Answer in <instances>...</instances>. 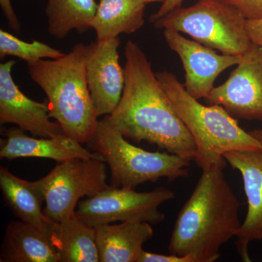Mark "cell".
Segmentation results:
<instances>
[{
  "label": "cell",
  "instance_id": "obj_15",
  "mask_svg": "<svg viewBox=\"0 0 262 262\" xmlns=\"http://www.w3.org/2000/svg\"><path fill=\"white\" fill-rule=\"evenodd\" d=\"M53 227L42 229L23 221H12L5 229L0 261L61 262L52 241Z\"/></svg>",
  "mask_w": 262,
  "mask_h": 262
},
{
  "label": "cell",
  "instance_id": "obj_5",
  "mask_svg": "<svg viewBox=\"0 0 262 262\" xmlns=\"http://www.w3.org/2000/svg\"><path fill=\"white\" fill-rule=\"evenodd\" d=\"M88 147L103 155L111 172V185L134 189L160 179L169 181L189 175V160L177 155L146 151L131 144L107 116L98 120Z\"/></svg>",
  "mask_w": 262,
  "mask_h": 262
},
{
  "label": "cell",
  "instance_id": "obj_26",
  "mask_svg": "<svg viewBox=\"0 0 262 262\" xmlns=\"http://www.w3.org/2000/svg\"><path fill=\"white\" fill-rule=\"evenodd\" d=\"M184 0H165L163 3H162L159 10L151 15L149 20L152 23L155 20H158L165 16L170 12L177 8H180Z\"/></svg>",
  "mask_w": 262,
  "mask_h": 262
},
{
  "label": "cell",
  "instance_id": "obj_14",
  "mask_svg": "<svg viewBox=\"0 0 262 262\" xmlns=\"http://www.w3.org/2000/svg\"><path fill=\"white\" fill-rule=\"evenodd\" d=\"M0 140V158H46L61 163L73 158H95L103 160L98 151L84 148L78 141L65 134L52 138L30 137L21 128L12 127L3 130Z\"/></svg>",
  "mask_w": 262,
  "mask_h": 262
},
{
  "label": "cell",
  "instance_id": "obj_12",
  "mask_svg": "<svg viewBox=\"0 0 262 262\" xmlns=\"http://www.w3.org/2000/svg\"><path fill=\"white\" fill-rule=\"evenodd\" d=\"M16 61L0 65V123L14 124L22 130L41 138L64 134L59 123L51 121L48 101L40 103L24 94L12 77Z\"/></svg>",
  "mask_w": 262,
  "mask_h": 262
},
{
  "label": "cell",
  "instance_id": "obj_18",
  "mask_svg": "<svg viewBox=\"0 0 262 262\" xmlns=\"http://www.w3.org/2000/svg\"><path fill=\"white\" fill-rule=\"evenodd\" d=\"M146 5L143 0H99L90 27L94 29L98 40L132 34L144 26Z\"/></svg>",
  "mask_w": 262,
  "mask_h": 262
},
{
  "label": "cell",
  "instance_id": "obj_3",
  "mask_svg": "<svg viewBox=\"0 0 262 262\" xmlns=\"http://www.w3.org/2000/svg\"><path fill=\"white\" fill-rule=\"evenodd\" d=\"M86 51L77 43L56 59L27 63L31 78L47 96L51 118L82 144L92 139L98 122L86 78Z\"/></svg>",
  "mask_w": 262,
  "mask_h": 262
},
{
  "label": "cell",
  "instance_id": "obj_6",
  "mask_svg": "<svg viewBox=\"0 0 262 262\" xmlns=\"http://www.w3.org/2000/svg\"><path fill=\"white\" fill-rule=\"evenodd\" d=\"M244 15L221 0H199L188 8H177L152 22L156 28L184 33L223 54L241 56L252 42Z\"/></svg>",
  "mask_w": 262,
  "mask_h": 262
},
{
  "label": "cell",
  "instance_id": "obj_10",
  "mask_svg": "<svg viewBox=\"0 0 262 262\" xmlns=\"http://www.w3.org/2000/svg\"><path fill=\"white\" fill-rule=\"evenodd\" d=\"M119 37L98 40L87 46L86 78L98 117L110 115L120 103L125 72L119 61Z\"/></svg>",
  "mask_w": 262,
  "mask_h": 262
},
{
  "label": "cell",
  "instance_id": "obj_24",
  "mask_svg": "<svg viewBox=\"0 0 262 262\" xmlns=\"http://www.w3.org/2000/svg\"><path fill=\"white\" fill-rule=\"evenodd\" d=\"M0 6L10 28L13 29L16 34H19L20 31V24L13 10L11 0H0Z\"/></svg>",
  "mask_w": 262,
  "mask_h": 262
},
{
  "label": "cell",
  "instance_id": "obj_27",
  "mask_svg": "<svg viewBox=\"0 0 262 262\" xmlns=\"http://www.w3.org/2000/svg\"><path fill=\"white\" fill-rule=\"evenodd\" d=\"M249 133L256 140L259 141L262 145V127L261 128L255 129V130L250 131Z\"/></svg>",
  "mask_w": 262,
  "mask_h": 262
},
{
  "label": "cell",
  "instance_id": "obj_17",
  "mask_svg": "<svg viewBox=\"0 0 262 262\" xmlns=\"http://www.w3.org/2000/svg\"><path fill=\"white\" fill-rule=\"evenodd\" d=\"M0 188L5 202L19 220L42 229L53 227L42 208L44 194L37 181L24 180L5 167H0Z\"/></svg>",
  "mask_w": 262,
  "mask_h": 262
},
{
  "label": "cell",
  "instance_id": "obj_8",
  "mask_svg": "<svg viewBox=\"0 0 262 262\" xmlns=\"http://www.w3.org/2000/svg\"><path fill=\"white\" fill-rule=\"evenodd\" d=\"M174 198L175 193L167 188L138 192L111 185L106 190L79 202L75 213L93 227L130 221L159 224L165 220L159 207Z\"/></svg>",
  "mask_w": 262,
  "mask_h": 262
},
{
  "label": "cell",
  "instance_id": "obj_19",
  "mask_svg": "<svg viewBox=\"0 0 262 262\" xmlns=\"http://www.w3.org/2000/svg\"><path fill=\"white\" fill-rule=\"evenodd\" d=\"M52 241L61 262H99L96 229L75 213L54 224Z\"/></svg>",
  "mask_w": 262,
  "mask_h": 262
},
{
  "label": "cell",
  "instance_id": "obj_20",
  "mask_svg": "<svg viewBox=\"0 0 262 262\" xmlns=\"http://www.w3.org/2000/svg\"><path fill=\"white\" fill-rule=\"evenodd\" d=\"M95 0H47L46 15L52 37L64 39L70 32H87L97 11Z\"/></svg>",
  "mask_w": 262,
  "mask_h": 262
},
{
  "label": "cell",
  "instance_id": "obj_7",
  "mask_svg": "<svg viewBox=\"0 0 262 262\" xmlns=\"http://www.w3.org/2000/svg\"><path fill=\"white\" fill-rule=\"evenodd\" d=\"M106 163L95 158H73L57 163L37 181L45 196L43 213L51 222H61L75 213L81 198H91L111 187L106 182Z\"/></svg>",
  "mask_w": 262,
  "mask_h": 262
},
{
  "label": "cell",
  "instance_id": "obj_25",
  "mask_svg": "<svg viewBox=\"0 0 262 262\" xmlns=\"http://www.w3.org/2000/svg\"><path fill=\"white\" fill-rule=\"evenodd\" d=\"M246 29L251 42L262 48V19L246 20Z\"/></svg>",
  "mask_w": 262,
  "mask_h": 262
},
{
  "label": "cell",
  "instance_id": "obj_2",
  "mask_svg": "<svg viewBox=\"0 0 262 262\" xmlns=\"http://www.w3.org/2000/svg\"><path fill=\"white\" fill-rule=\"evenodd\" d=\"M201 178L182 207L174 226L168 251L191 256L196 262H213L220 250L241 228L238 199L224 174V168L203 169Z\"/></svg>",
  "mask_w": 262,
  "mask_h": 262
},
{
  "label": "cell",
  "instance_id": "obj_21",
  "mask_svg": "<svg viewBox=\"0 0 262 262\" xmlns=\"http://www.w3.org/2000/svg\"><path fill=\"white\" fill-rule=\"evenodd\" d=\"M65 53L46 43L33 40L28 42L21 40L6 31L0 30V57L15 56L27 63L38 60L50 58L56 59Z\"/></svg>",
  "mask_w": 262,
  "mask_h": 262
},
{
  "label": "cell",
  "instance_id": "obj_28",
  "mask_svg": "<svg viewBox=\"0 0 262 262\" xmlns=\"http://www.w3.org/2000/svg\"><path fill=\"white\" fill-rule=\"evenodd\" d=\"M143 1H144L145 3H147V4H149V3H163L164 2H165V0H143Z\"/></svg>",
  "mask_w": 262,
  "mask_h": 262
},
{
  "label": "cell",
  "instance_id": "obj_1",
  "mask_svg": "<svg viewBox=\"0 0 262 262\" xmlns=\"http://www.w3.org/2000/svg\"><path fill=\"white\" fill-rule=\"evenodd\" d=\"M125 85L110 121L125 139L144 141L189 161L195 143L137 42L127 41L125 51Z\"/></svg>",
  "mask_w": 262,
  "mask_h": 262
},
{
  "label": "cell",
  "instance_id": "obj_13",
  "mask_svg": "<svg viewBox=\"0 0 262 262\" xmlns=\"http://www.w3.org/2000/svg\"><path fill=\"white\" fill-rule=\"evenodd\" d=\"M224 158L238 170L244 181L248 211L236 237L241 257L244 261H251L248 244L262 241V149L229 151L224 155Z\"/></svg>",
  "mask_w": 262,
  "mask_h": 262
},
{
  "label": "cell",
  "instance_id": "obj_16",
  "mask_svg": "<svg viewBox=\"0 0 262 262\" xmlns=\"http://www.w3.org/2000/svg\"><path fill=\"white\" fill-rule=\"evenodd\" d=\"M151 224L141 221L96 226L100 262H139L143 245L154 236Z\"/></svg>",
  "mask_w": 262,
  "mask_h": 262
},
{
  "label": "cell",
  "instance_id": "obj_11",
  "mask_svg": "<svg viewBox=\"0 0 262 262\" xmlns=\"http://www.w3.org/2000/svg\"><path fill=\"white\" fill-rule=\"evenodd\" d=\"M165 42L177 53L185 71L184 84L188 94L196 99L206 98L218 76L229 67L237 65L242 56L220 55L212 48L190 40L170 29H164Z\"/></svg>",
  "mask_w": 262,
  "mask_h": 262
},
{
  "label": "cell",
  "instance_id": "obj_22",
  "mask_svg": "<svg viewBox=\"0 0 262 262\" xmlns=\"http://www.w3.org/2000/svg\"><path fill=\"white\" fill-rule=\"evenodd\" d=\"M238 10L247 20L262 19V0H221Z\"/></svg>",
  "mask_w": 262,
  "mask_h": 262
},
{
  "label": "cell",
  "instance_id": "obj_23",
  "mask_svg": "<svg viewBox=\"0 0 262 262\" xmlns=\"http://www.w3.org/2000/svg\"><path fill=\"white\" fill-rule=\"evenodd\" d=\"M139 262H196L195 259L191 256H178V255L158 254L143 251Z\"/></svg>",
  "mask_w": 262,
  "mask_h": 262
},
{
  "label": "cell",
  "instance_id": "obj_9",
  "mask_svg": "<svg viewBox=\"0 0 262 262\" xmlns=\"http://www.w3.org/2000/svg\"><path fill=\"white\" fill-rule=\"evenodd\" d=\"M205 100L223 106L232 116L262 121V48L252 42L228 80Z\"/></svg>",
  "mask_w": 262,
  "mask_h": 262
},
{
  "label": "cell",
  "instance_id": "obj_4",
  "mask_svg": "<svg viewBox=\"0 0 262 262\" xmlns=\"http://www.w3.org/2000/svg\"><path fill=\"white\" fill-rule=\"evenodd\" d=\"M176 111L192 135L196 148L194 161L203 170L225 169L224 155L232 151L262 149L259 141L246 132L223 106H205L188 94L184 84L168 71L156 73Z\"/></svg>",
  "mask_w": 262,
  "mask_h": 262
}]
</instances>
